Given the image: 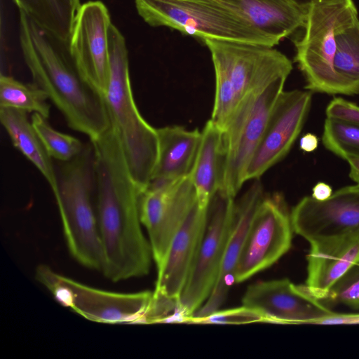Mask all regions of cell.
I'll use <instances>...</instances> for the list:
<instances>
[{
	"label": "cell",
	"instance_id": "cell-1",
	"mask_svg": "<svg viewBox=\"0 0 359 359\" xmlns=\"http://www.w3.org/2000/svg\"><path fill=\"white\" fill-rule=\"evenodd\" d=\"M90 141L94 149L101 271L113 282L144 276L149 272L153 256L149 241L142 230L139 189L111 127Z\"/></svg>",
	"mask_w": 359,
	"mask_h": 359
},
{
	"label": "cell",
	"instance_id": "cell-2",
	"mask_svg": "<svg viewBox=\"0 0 359 359\" xmlns=\"http://www.w3.org/2000/svg\"><path fill=\"white\" fill-rule=\"evenodd\" d=\"M20 42L33 82L48 95L68 126L94 140L110 128L102 93L78 70L69 42L20 11Z\"/></svg>",
	"mask_w": 359,
	"mask_h": 359
},
{
	"label": "cell",
	"instance_id": "cell-3",
	"mask_svg": "<svg viewBox=\"0 0 359 359\" xmlns=\"http://www.w3.org/2000/svg\"><path fill=\"white\" fill-rule=\"evenodd\" d=\"M109 76L103 97L110 127L139 191L150 183L158 154L156 128L140 114L132 90L126 40L113 24L109 31Z\"/></svg>",
	"mask_w": 359,
	"mask_h": 359
},
{
	"label": "cell",
	"instance_id": "cell-4",
	"mask_svg": "<svg viewBox=\"0 0 359 359\" xmlns=\"http://www.w3.org/2000/svg\"><path fill=\"white\" fill-rule=\"evenodd\" d=\"M94 149L92 142L73 159L60 162L55 197L64 237L72 257L82 266L101 271L102 252L95 209Z\"/></svg>",
	"mask_w": 359,
	"mask_h": 359
},
{
	"label": "cell",
	"instance_id": "cell-5",
	"mask_svg": "<svg viewBox=\"0 0 359 359\" xmlns=\"http://www.w3.org/2000/svg\"><path fill=\"white\" fill-rule=\"evenodd\" d=\"M357 11L353 0H318L308 6L304 34L294 41V61L304 76L306 90L328 95L359 94V84L341 77L334 66L337 29Z\"/></svg>",
	"mask_w": 359,
	"mask_h": 359
},
{
	"label": "cell",
	"instance_id": "cell-6",
	"mask_svg": "<svg viewBox=\"0 0 359 359\" xmlns=\"http://www.w3.org/2000/svg\"><path fill=\"white\" fill-rule=\"evenodd\" d=\"M135 3L139 15L152 27H168L202 40L271 47L278 44L219 0H135Z\"/></svg>",
	"mask_w": 359,
	"mask_h": 359
},
{
	"label": "cell",
	"instance_id": "cell-7",
	"mask_svg": "<svg viewBox=\"0 0 359 359\" xmlns=\"http://www.w3.org/2000/svg\"><path fill=\"white\" fill-rule=\"evenodd\" d=\"M35 278L58 303L100 323H142L153 299L150 291L123 293L88 286L45 264L38 265Z\"/></svg>",
	"mask_w": 359,
	"mask_h": 359
},
{
	"label": "cell",
	"instance_id": "cell-8",
	"mask_svg": "<svg viewBox=\"0 0 359 359\" xmlns=\"http://www.w3.org/2000/svg\"><path fill=\"white\" fill-rule=\"evenodd\" d=\"M233 198L220 188L209 202L204 234L178 299L177 315L182 321L205 302L215 285L233 224Z\"/></svg>",
	"mask_w": 359,
	"mask_h": 359
},
{
	"label": "cell",
	"instance_id": "cell-9",
	"mask_svg": "<svg viewBox=\"0 0 359 359\" xmlns=\"http://www.w3.org/2000/svg\"><path fill=\"white\" fill-rule=\"evenodd\" d=\"M287 78L246 95L222 128L226 149L223 187L235 196L245 182L247 166L263 135L271 111Z\"/></svg>",
	"mask_w": 359,
	"mask_h": 359
},
{
	"label": "cell",
	"instance_id": "cell-10",
	"mask_svg": "<svg viewBox=\"0 0 359 359\" xmlns=\"http://www.w3.org/2000/svg\"><path fill=\"white\" fill-rule=\"evenodd\" d=\"M196 201L190 175L173 180L151 181L139 192L140 220L147 229L156 268Z\"/></svg>",
	"mask_w": 359,
	"mask_h": 359
},
{
	"label": "cell",
	"instance_id": "cell-11",
	"mask_svg": "<svg viewBox=\"0 0 359 359\" xmlns=\"http://www.w3.org/2000/svg\"><path fill=\"white\" fill-rule=\"evenodd\" d=\"M291 215L279 194L264 197L250 223L235 271V283L268 269L290 248Z\"/></svg>",
	"mask_w": 359,
	"mask_h": 359
},
{
	"label": "cell",
	"instance_id": "cell-12",
	"mask_svg": "<svg viewBox=\"0 0 359 359\" xmlns=\"http://www.w3.org/2000/svg\"><path fill=\"white\" fill-rule=\"evenodd\" d=\"M290 215L294 232L310 244L359 236V185L342 187L325 201L305 196Z\"/></svg>",
	"mask_w": 359,
	"mask_h": 359
},
{
	"label": "cell",
	"instance_id": "cell-13",
	"mask_svg": "<svg viewBox=\"0 0 359 359\" xmlns=\"http://www.w3.org/2000/svg\"><path fill=\"white\" fill-rule=\"evenodd\" d=\"M312 92L283 91L269 115L262 139L245 172V182L256 180L289 152L310 110Z\"/></svg>",
	"mask_w": 359,
	"mask_h": 359
},
{
	"label": "cell",
	"instance_id": "cell-14",
	"mask_svg": "<svg viewBox=\"0 0 359 359\" xmlns=\"http://www.w3.org/2000/svg\"><path fill=\"white\" fill-rule=\"evenodd\" d=\"M222 55L239 102L248 93L289 76L291 60L273 47L205 39Z\"/></svg>",
	"mask_w": 359,
	"mask_h": 359
},
{
	"label": "cell",
	"instance_id": "cell-15",
	"mask_svg": "<svg viewBox=\"0 0 359 359\" xmlns=\"http://www.w3.org/2000/svg\"><path fill=\"white\" fill-rule=\"evenodd\" d=\"M109 13L100 1L81 4L76 15L69 48L81 74L103 95L109 76Z\"/></svg>",
	"mask_w": 359,
	"mask_h": 359
},
{
	"label": "cell",
	"instance_id": "cell-16",
	"mask_svg": "<svg viewBox=\"0 0 359 359\" xmlns=\"http://www.w3.org/2000/svg\"><path fill=\"white\" fill-rule=\"evenodd\" d=\"M242 303L260 312L267 321L283 324H315L333 312L305 285H296L287 278L250 285Z\"/></svg>",
	"mask_w": 359,
	"mask_h": 359
},
{
	"label": "cell",
	"instance_id": "cell-17",
	"mask_svg": "<svg viewBox=\"0 0 359 359\" xmlns=\"http://www.w3.org/2000/svg\"><path fill=\"white\" fill-rule=\"evenodd\" d=\"M207 209L198 201L191 208L157 268L154 295L178 302L204 234Z\"/></svg>",
	"mask_w": 359,
	"mask_h": 359
},
{
	"label": "cell",
	"instance_id": "cell-18",
	"mask_svg": "<svg viewBox=\"0 0 359 359\" xmlns=\"http://www.w3.org/2000/svg\"><path fill=\"white\" fill-rule=\"evenodd\" d=\"M263 198L262 186L255 181L235 202L233 224L217 282L208 299L188 322L194 323L217 311L226 300L231 287L235 283L236 268L250 223Z\"/></svg>",
	"mask_w": 359,
	"mask_h": 359
},
{
	"label": "cell",
	"instance_id": "cell-19",
	"mask_svg": "<svg viewBox=\"0 0 359 359\" xmlns=\"http://www.w3.org/2000/svg\"><path fill=\"white\" fill-rule=\"evenodd\" d=\"M310 245L305 286L321 300L330 287L359 260V236L327 239Z\"/></svg>",
	"mask_w": 359,
	"mask_h": 359
},
{
	"label": "cell",
	"instance_id": "cell-20",
	"mask_svg": "<svg viewBox=\"0 0 359 359\" xmlns=\"http://www.w3.org/2000/svg\"><path fill=\"white\" fill-rule=\"evenodd\" d=\"M241 15L253 28L275 40L304 28L308 6L290 0H219Z\"/></svg>",
	"mask_w": 359,
	"mask_h": 359
},
{
	"label": "cell",
	"instance_id": "cell-21",
	"mask_svg": "<svg viewBox=\"0 0 359 359\" xmlns=\"http://www.w3.org/2000/svg\"><path fill=\"white\" fill-rule=\"evenodd\" d=\"M201 140L190 174L197 201L207 208L215 193L223 187L226 149L222 129L210 119L201 132Z\"/></svg>",
	"mask_w": 359,
	"mask_h": 359
},
{
	"label": "cell",
	"instance_id": "cell-22",
	"mask_svg": "<svg viewBox=\"0 0 359 359\" xmlns=\"http://www.w3.org/2000/svg\"><path fill=\"white\" fill-rule=\"evenodd\" d=\"M156 130L158 154L151 181L173 180L189 175L201 144V132L177 126Z\"/></svg>",
	"mask_w": 359,
	"mask_h": 359
},
{
	"label": "cell",
	"instance_id": "cell-23",
	"mask_svg": "<svg viewBox=\"0 0 359 359\" xmlns=\"http://www.w3.org/2000/svg\"><path fill=\"white\" fill-rule=\"evenodd\" d=\"M26 111L0 107V121L13 146L41 173L54 197L58 193L57 171Z\"/></svg>",
	"mask_w": 359,
	"mask_h": 359
},
{
	"label": "cell",
	"instance_id": "cell-24",
	"mask_svg": "<svg viewBox=\"0 0 359 359\" xmlns=\"http://www.w3.org/2000/svg\"><path fill=\"white\" fill-rule=\"evenodd\" d=\"M25 12L47 31L69 42L80 0H13Z\"/></svg>",
	"mask_w": 359,
	"mask_h": 359
},
{
	"label": "cell",
	"instance_id": "cell-25",
	"mask_svg": "<svg viewBox=\"0 0 359 359\" xmlns=\"http://www.w3.org/2000/svg\"><path fill=\"white\" fill-rule=\"evenodd\" d=\"M48 100L47 94L34 82L25 83L1 74L0 107L36 113L48 118L50 111Z\"/></svg>",
	"mask_w": 359,
	"mask_h": 359
},
{
	"label": "cell",
	"instance_id": "cell-26",
	"mask_svg": "<svg viewBox=\"0 0 359 359\" xmlns=\"http://www.w3.org/2000/svg\"><path fill=\"white\" fill-rule=\"evenodd\" d=\"M334 60L335 71L345 79L359 84V19L358 11L338 27Z\"/></svg>",
	"mask_w": 359,
	"mask_h": 359
},
{
	"label": "cell",
	"instance_id": "cell-27",
	"mask_svg": "<svg viewBox=\"0 0 359 359\" xmlns=\"http://www.w3.org/2000/svg\"><path fill=\"white\" fill-rule=\"evenodd\" d=\"M206 46L211 54L215 74V101L210 119L222 129L239 100L222 55L214 47Z\"/></svg>",
	"mask_w": 359,
	"mask_h": 359
},
{
	"label": "cell",
	"instance_id": "cell-28",
	"mask_svg": "<svg viewBox=\"0 0 359 359\" xmlns=\"http://www.w3.org/2000/svg\"><path fill=\"white\" fill-rule=\"evenodd\" d=\"M31 122L53 159L67 162L83 151L85 144L79 139L55 130L49 123L48 118L41 114H32Z\"/></svg>",
	"mask_w": 359,
	"mask_h": 359
},
{
	"label": "cell",
	"instance_id": "cell-29",
	"mask_svg": "<svg viewBox=\"0 0 359 359\" xmlns=\"http://www.w3.org/2000/svg\"><path fill=\"white\" fill-rule=\"evenodd\" d=\"M322 142L327 150L346 161L359 157V125L326 118Z\"/></svg>",
	"mask_w": 359,
	"mask_h": 359
},
{
	"label": "cell",
	"instance_id": "cell-30",
	"mask_svg": "<svg viewBox=\"0 0 359 359\" xmlns=\"http://www.w3.org/2000/svg\"><path fill=\"white\" fill-rule=\"evenodd\" d=\"M320 301L329 308L332 305L343 304L359 309V260L330 287Z\"/></svg>",
	"mask_w": 359,
	"mask_h": 359
},
{
	"label": "cell",
	"instance_id": "cell-31",
	"mask_svg": "<svg viewBox=\"0 0 359 359\" xmlns=\"http://www.w3.org/2000/svg\"><path fill=\"white\" fill-rule=\"evenodd\" d=\"M267 321L259 311L242 306L227 310H218L211 315L197 320L194 323L205 324H246L254 322Z\"/></svg>",
	"mask_w": 359,
	"mask_h": 359
},
{
	"label": "cell",
	"instance_id": "cell-32",
	"mask_svg": "<svg viewBox=\"0 0 359 359\" xmlns=\"http://www.w3.org/2000/svg\"><path fill=\"white\" fill-rule=\"evenodd\" d=\"M327 118L359 125V106L341 97H334L325 110Z\"/></svg>",
	"mask_w": 359,
	"mask_h": 359
},
{
	"label": "cell",
	"instance_id": "cell-33",
	"mask_svg": "<svg viewBox=\"0 0 359 359\" xmlns=\"http://www.w3.org/2000/svg\"><path fill=\"white\" fill-rule=\"evenodd\" d=\"M315 325H359V313L332 312L320 318Z\"/></svg>",
	"mask_w": 359,
	"mask_h": 359
},
{
	"label": "cell",
	"instance_id": "cell-34",
	"mask_svg": "<svg viewBox=\"0 0 359 359\" xmlns=\"http://www.w3.org/2000/svg\"><path fill=\"white\" fill-rule=\"evenodd\" d=\"M318 137L313 133H308L301 137L299 147L305 152H311L318 148Z\"/></svg>",
	"mask_w": 359,
	"mask_h": 359
},
{
	"label": "cell",
	"instance_id": "cell-35",
	"mask_svg": "<svg viewBox=\"0 0 359 359\" xmlns=\"http://www.w3.org/2000/svg\"><path fill=\"white\" fill-rule=\"evenodd\" d=\"M332 194V187L325 182H319L313 187L311 196L318 201H325Z\"/></svg>",
	"mask_w": 359,
	"mask_h": 359
},
{
	"label": "cell",
	"instance_id": "cell-36",
	"mask_svg": "<svg viewBox=\"0 0 359 359\" xmlns=\"http://www.w3.org/2000/svg\"><path fill=\"white\" fill-rule=\"evenodd\" d=\"M346 161L350 165V178L359 185V157H351Z\"/></svg>",
	"mask_w": 359,
	"mask_h": 359
},
{
	"label": "cell",
	"instance_id": "cell-37",
	"mask_svg": "<svg viewBox=\"0 0 359 359\" xmlns=\"http://www.w3.org/2000/svg\"><path fill=\"white\" fill-rule=\"evenodd\" d=\"M290 1H292V2H294L298 5L307 7L311 3H313L316 1H318V0H290Z\"/></svg>",
	"mask_w": 359,
	"mask_h": 359
}]
</instances>
